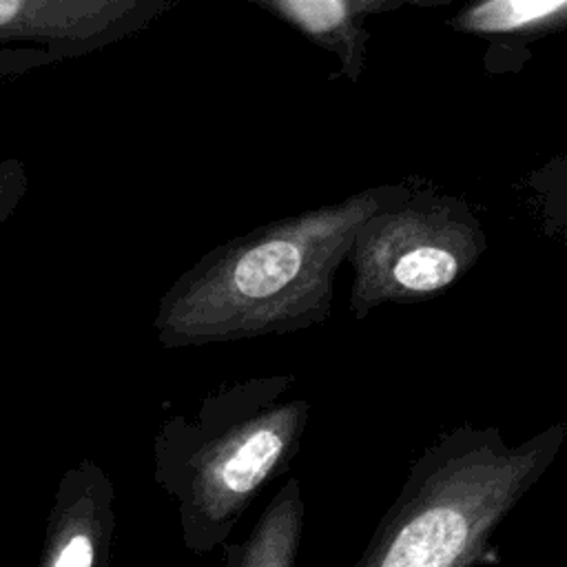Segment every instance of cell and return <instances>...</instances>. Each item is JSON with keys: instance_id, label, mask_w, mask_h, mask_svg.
Instances as JSON below:
<instances>
[{"instance_id": "1", "label": "cell", "mask_w": 567, "mask_h": 567, "mask_svg": "<svg viewBox=\"0 0 567 567\" xmlns=\"http://www.w3.org/2000/svg\"><path fill=\"white\" fill-rule=\"evenodd\" d=\"M374 208L377 186L217 244L159 297L153 317L159 346L290 334L323 323L337 270Z\"/></svg>"}, {"instance_id": "2", "label": "cell", "mask_w": 567, "mask_h": 567, "mask_svg": "<svg viewBox=\"0 0 567 567\" xmlns=\"http://www.w3.org/2000/svg\"><path fill=\"white\" fill-rule=\"evenodd\" d=\"M292 385L286 372L226 383L157 427L153 478L175 503L188 551L224 545L259 489L290 467L310 416Z\"/></svg>"}, {"instance_id": "3", "label": "cell", "mask_w": 567, "mask_h": 567, "mask_svg": "<svg viewBox=\"0 0 567 567\" xmlns=\"http://www.w3.org/2000/svg\"><path fill=\"white\" fill-rule=\"evenodd\" d=\"M567 436L554 423L509 445L496 425L461 423L410 465L357 567H472L540 481Z\"/></svg>"}, {"instance_id": "4", "label": "cell", "mask_w": 567, "mask_h": 567, "mask_svg": "<svg viewBox=\"0 0 567 567\" xmlns=\"http://www.w3.org/2000/svg\"><path fill=\"white\" fill-rule=\"evenodd\" d=\"M487 248L465 197L430 186H377V208L354 230L350 315L425 301L467 275Z\"/></svg>"}, {"instance_id": "5", "label": "cell", "mask_w": 567, "mask_h": 567, "mask_svg": "<svg viewBox=\"0 0 567 567\" xmlns=\"http://www.w3.org/2000/svg\"><path fill=\"white\" fill-rule=\"evenodd\" d=\"M171 7L164 0H0V42H40L51 58L84 55L137 33Z\"/></svg>"}, {"instance_id": "6", "label": "cell", "mask_w": 567, "mask_h": 567, "mask_svg": "<svg viewBox=\"0 0 567 567\" xmlns=\"http://www.w3.org/2000/svg\"><path fill=\"white\" fill-rule=\"evenodd\" d=\"M447 24L487 42V73H518L532 55V44L567 27L565 0H483L463 7Z\"/></svg>"}, {"instance_id": "7", "label": "cell", "mask_w": 567, "mask_h": 567, "mask_svg": "<svg viewBox=\"0 0 567 567\" xmlns=\"http://www.w3.org/2000/svg\"><path fill=\"white\" fill-rule=\"evenodd\" d=\"M264 9L290 24L317 47L330 51L339 60V71L359 82L365 64L370 31L365 20L374 13L396 11L401 7H427L430 2L412 0H255Z\"/></svg>"}, {"instance_id": "8", "label": "cell", "mask_w": 567, "mask_h": 567, "mask_svg": "<svg viewBox=\"0 0 567 567\" xmlns=\"http://www.w3.org/2000/svg\"><path fill=\"white\" fill-rule=\"evenodd\" d=\"M303 494L297 478H288L259 514L248 538L224 543L226 567H295L303 534Z\"/></svg>"}, {"instance_id": "9", "label": "cell", "mask_w": 567, "mask_h": 567, "mask_svg": "<svg viewBox=\"0 0 567 567\" xmlns=\"http://www.w3.org/2000/svg\"><path fill=\"white\" fill-rule=\"evenodd\" d=\"M27 166L20 159H0V224L13 215L16 206L27 195Z\"/></svg>"}]
</instances>
